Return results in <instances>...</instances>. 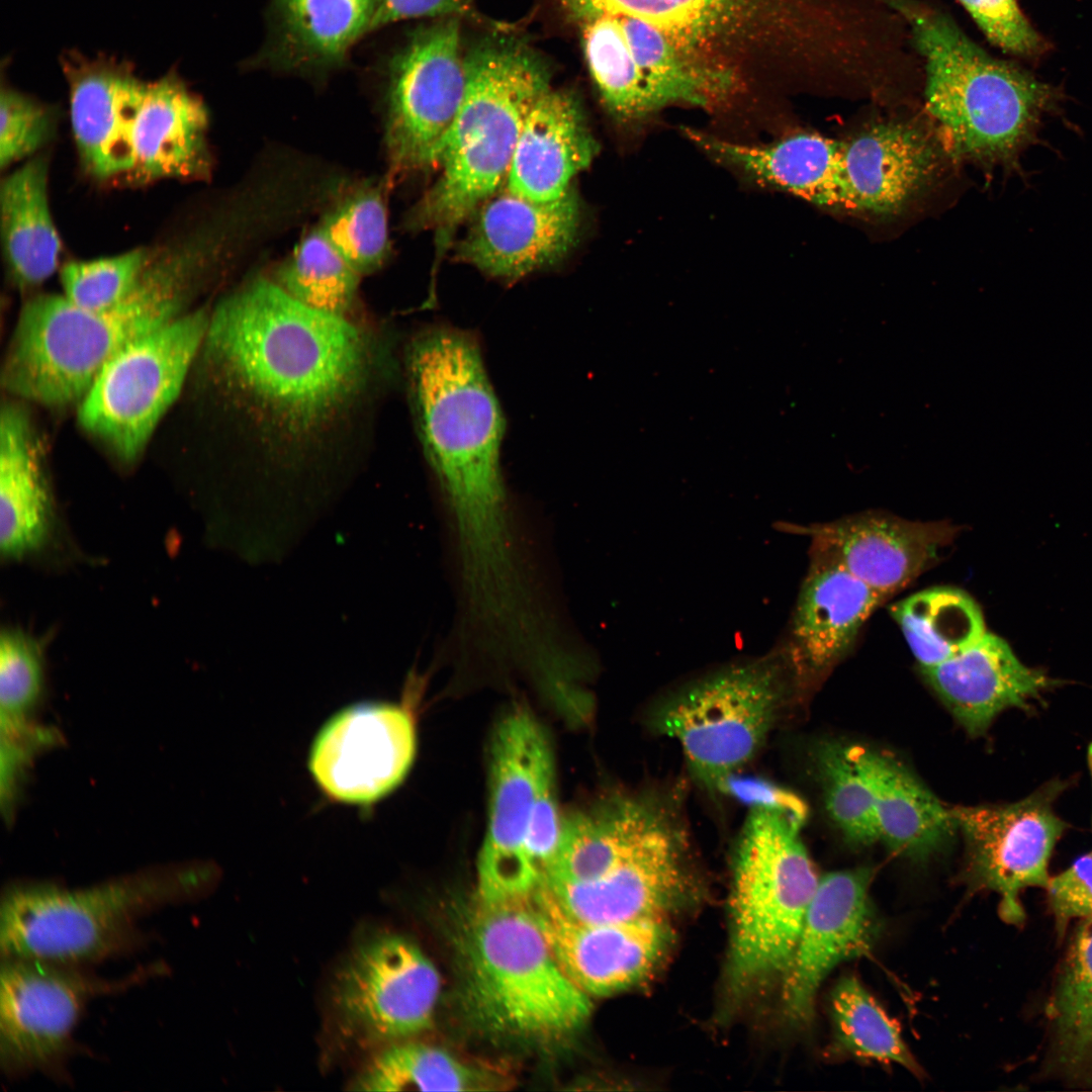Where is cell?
I'll use <instances>...</instances> for the list:
<instances>
[{
  "mask_svg": "<svg viewBox=\"0 0 1092 1092\" xmlns=\"http://www.w3.org/2000/svg\"><path fill=\"white\" fill-rule=\"evenodd\" d=\"M488 825L478 866V900L529 897L540 876L526 854V840L542 790L555 781L552 752L540 725L515 712L496 727L490 753Z\"/></svg>",
  "mask_w": 1092,
  "mask_h": 1092,
  "instance_id": "obj_13",
  "label": "cell"
},
{
  "mask_svg": "<svg viewBox=\"0 0 1092 1092\" xmlns=\"http://www.w3.org/2000/svg\"><path fill=\"white\" fill-rule=\"evenodd\" d=\"M985 33L1002 50L1035 56L1044 42L1019 8L1016 0H958Z\"/></svg>",
  "mask_w": 1092,
  "mask_h": 1092,
  "instance_id": "obj_46",
  "label": "cell"
},
{
  "mask_svg": "<svg viewBox=\"0 0 1092 1092\" xmlns=\"http://www.w3.org/2000/svg\"><path fill=\"white\" fill-rule=\"evenodd\" d=\"M500 1084L498 1075L445 1050L401 1040L376 1054L353 1083L361 1091H473Z\"/></svg>",
  "mask_w": 1092,
  "mask_h": 1092,
  "instance_id": "obj_36",
  "label": "cell"
},
{
  "mask_svg": "<svg viewBox=\"0 0 1092 1092\" xmlns=\"http://www.w3.org/2000/svg\"><path fill=\"white\" fill-rule=\"evenodd\" d=\"M457 257L495 278L513 280L560 261L574 246L580 211L572 189L540 202L498 189L470 216Z\"/></svg>",
  "mask_w": 1092,
  "mask_h": 1092,
  "instance_id": "obj_20",
  "label": "cell"
},
{
  "mask_svg": "<svg viewBox=\"0 0 1092 1092\" xmlns=\"http://www.w3.org/2000/svg\"><path fill=\"white\" fill-rule=\"evenodd\" d=\"M872 877L871 869L858 868L819 880L785 972L783 1004L791 1021H810L817 990L828 973L873 947L880 925L869 896Z\"/></svg>",
  "mask_w": 1092,
  "mask_h": 1092,
  "instance_id": "obj_19",
  "label": "cell"
},
{
  "mask_svg": "<svg viewBox=\"0 0 1092 1092\" xmlns=\"http://www.w3.org/2000/svg\"><path fill=\"white\" fill-rule=\"evenodd\" d=\"M416 746L415 722L404 706L358 703L325 723L311 745L308 768L331 800L369 805L402 783Z\"/></svg>",
  "mask_w": 1092,
  "mask_h": 1092,
  "instance_id": "obj_16",
  "label": "cell"
},
{
  "mask_svg": "<svg viewBox=\"0 0 1092 1092\" xmlns=\"http://www.w3.org/2000/svg\"><path fill=\"white\" fill-rule=\"evenodd\" d=\"M1067 785L1055 779L1015 802L951 809L966 842L969 880L1000 896L1006 922L1023 921V890L1049 883L1053 851L1068 827L1055 811Z\"/></svg>",
  "mask_w": 1092,
  "mask_h": 1092,
  "instance_id": "obj_14",
  "label": "cell"
},
{
  "mask_svg": "<svg viewBox=\"0 0 1092 1092\" xmlns=\"http://www.w3.org/2000/svg\"><path fill=\"white\" fill-rule=\"evenodd\" d=\"M467 87L458 20L415 31L389 67L384 146L388 180L438 168Z\"/></svg>",
  "mask_w": 1092,
  "mask_h": 1092,
  "instance_id": "obj_12",
  "label": "cell"
},
{
  "mask_svg": "<svg viewBox=\"0 0 1092 1092\" xmlns=\"http://www.w3.org/2000/svg\"><path fill=\"white\" fill-rule=\"evenodd\" d=\"M850 209L891 214L928 183L937 165L935 147L920 129L899 122L874 124L842 142Z\"/></svg>",
  "mask_w": 1092,
  "mask_h": 1092,
  "instance_id": "obj_28",
  "label": "cell"
},
{
  "mask_svg": "<svg viewBox=\"0 0 1092 1092\" xmlns=\"http://www.w3.org/2000/svg\"><path fill=\"white\" fill-rule=\"evenodd\" d=\"M56 113L11 87L0 94V165L8 167L33 154L52 136Z\"/></svg>",
  "mask_w": 1092,
  "mask_h": 1092,
  "instance_id": "obj_45",
  "label": "cell"
},
{
  "mask_svg": "<svg viewBox=\"0 0 1092 1092\" xmlns=\"http://www.w3.org/2000/svg\"><path fill=\"white\" fill-rule=\"evenodd\" d=\"M371 340L348 318L298 303L269 278H254L218 302L203 345L243 417L259 479L285 484L334 460L374 388Z\"/></svg>",
  "mask_w": 1092,
  "mask_h": 1092,
  "instance_id": "obj_1",
  "label": "cell"
},
{
  "mask_svg": "<svg viewBox=\"0 0 1092 1092\" xmlns=\"http://www.w3.org/2000/svg\"><path fill=\"white\" fill-rule=\"evenodd\" d=\"M360 277L317 226L301 238L272 280L298 303L347 318L356 303Z\"/></svg>",
  "mask_w": 1092,
  "mask_h": 1092,
  "instance_id": "obj_37",
  "label": "cell"
},
{
  "mask_svg": "<svg viewBox=\"0 0 1092 1092\" xmlns=\"http://www.w3.org/2000/svg\"><path fill=\"white\" fill-rule=\"evenodd\" d=\"M753 806L779 808L807 816L806 804L794 793L761 779L733 776L724 787L723 794Z\"/></svg>",
  "mask_w": 1092,
  "mask_h": 1092,
  "instance_id": "obj_49",
  "label": "cell"
},
{
  "mask_svg": "<svg viewBox=\"0 0 1092 1092\" xmlns=\"http://www.w3.org/2000/svg\"><path fill=\"white\" fill-rule=\"evenodd\" d=\"M440 991L437 969L412 940L394 933L366 939L335 979L333 1000L353 1034L400 1041L429 1028Z\"/></svg>",
  "mask_w": 1092,
  "mask_h": 1092,
  "instance_id": "obj_15",
  "label": "cell"
},
{
  "mask_svg": "<svg viewBox=\"0 0 1092 1092\" xmlns=\"http://www.w3.org/2000/svg\"><path fill=\"white\" fill-rule=\"evenodd\" d=\"M225 259L205 226L153 251L130 293L103 310L65 295L41 294L22 307L2 372L5 388L30 401H81L106 363L132 341L183 314L204 280Z\"/></svg>",
  "mask_w": 1092,
  "mask_h": 1092,
  "instance_id": "obj_3",
  "label": "cell"
},
{
  "mask_svg": "<svg viewBox=\"0 0 1092 1092\" xmlns=\"http://www.w3.org/2000/svg\"><path fill=\"white\" fill-rule=\"evenodd\" d=\"M529 902L560 968L588 996L610 995L639 983L669 942L670 932L660 917L586 922L569 914L540 886Z\"/></svg>",
  "mask_w": 1092,
  "mask_h": 1092,
  "instance_id": "obj_18",
  "label": "cell"
},
{
  "mask_svg": "<svg viewBox=\"0 0 1092 1092\" xmlns=\"http://www.w3.org/2000/svg\"><path fill=\"white\" fill-rule=\"evenodd\" d=\"M1 235L5 259L15 282L35 286L58 267L61 240L48 195V163L37 157L9 174L1 184Z\"/></svg>",
  "mask_w": 1092,
  "mask_h": 1092,
  "instance_id": "obj_33",
  "label": "cell"
},
{
  "mask_svg": "<svg viewBox=\"0 0 1092 1092\" xmlns=\"http://www.w3.org/2000/svg\"><path fill=\"white\" fill-rule=\"evenodd\" d=\"M692 840L580 883H540L572 916L594 923L659 917L692 890Z\"/></svg>",
  "mask_w": 1092,
  "mask_h": 1092,
  "instance_id": "obj_26",
  "label": "cell"
},
{
  "mask_svg": "<svg viewBox=\"0 0 1092 1092\" xmlns=\"http://www.w3.org/2000/svg\"><path fill=\"white\" fill-rule=\"evenodd\" d=\"M1087 763H1088V769H1089V772H1090V777H1091V780H1092V742L1089 744L1088 749H1087Z\"/></svg>",
  "mask_w": 1092,
  "mask_h": 1092,
  "instance_id": "obj_50",
  "label": "cell"
},
{
  "mask_svg": "<svg viewBox=\"0 0 1092 1092\" xmlns=\"http://www.w3.org/2000/svg\"><path fill=\"white\" fill-rule=\"evenodd\" d=\"M318 226L361 276L379 270L389 256L387 207L380 185L342 196Z\"/></svg>",
  "mask_w": 1092,
  "mask_h": 1092,
  "instance_id": "obj_41",
  "label": "cell"
},
{
  "mask_svg": "<svg viewBox=\"0 0 1092 1092\" xmlns=\"http://www.w3.org/2000/svg\"><path fill=\"white\" fill-rule=\"evenodd\" d=\"M467 87L446 139L436 183L410 211L405 226L432 230L437 259L459 225L507 180L523 123L549 90V75L527 49L487 41L465 56Z\"/></svg>",
  "mask_w": 1092,
  "mask_h": 1092,
  "instance_id": "obj_6",
  "label": "cell"
},
{
  "mask_svg": "<svg viewBox=\"0 0 1092 1092\" xmlns=\"http://www.w3.org/2000/svg\"><path fill=\"white\" fill-rule=\"evenodd\" d=\"M376 6L372 0H276L289 51L318 63L342 58L369 30Z\"/></svg>",
  "mask_w": 1092,
  "mask_h": 1092,
  "instance_id": "obj_38",
  "label": "cell"
},
{
  "mask_svg": "<svg viewBox=\"0 0 1092 1092\" xmlns=\"http://www.w3.org/2000/svg\"><path fill=\"white\" fill-rule=\"evenodd\" d=\"M152 253L134 249L112 257L70 262L61 271L64 295L86 309L110 308L134 288Z\"/></svg>",
  "mask_w": 1092,
  "mask_h": 1092,
  "instance_id": "obj_43",
  "label": "cell"
},
{
  "mask_svg": "<svg viewBox=\"0 0 1092 1092\" xmlns=\"http://www.w3.org/2000/svg\"><path fill=\"white\" fill-rule=\"evenodd\" d=\"M215 878L203 863L147 869L69 889L49 882L9 885L0 902L1 959L86 966L129 953L147 937L142 918L203 896Z\"/></svg>",
  "mask_w": 1092,
  "mask_h": 1092,
  "instance_id": "obj_4",
  "label": "cell"
},
{
  "mask_svg": "<svg viewBox=\"0 0 1092 1092\" xmlns=\"http://www.w3.org/2000/svg\"><path fill=\"white\" fill-rule=\"evenodd\" d=\"M169 971L154 963L118 979H107L84 966L36 959H1L0 1068L7 1078L40 1073L67 1082L69 1059L77 1043L74 1031L87 1004L100 996L122 993Z\"/></svg>",
  "mask_w": 1092,
  "mask_h": 1092,
  "instance_id": "obj_10",
  "label": "cell"
},
{
  "mask_svg": "<svg viewBox=\"0 0 1092 1092\" xmlns=\"http://www.w3.org/2000/svg\"><path fill=\"white\" fill-rule=\"evenodd\" d=\"M807 816L750 807L737 838L728 979L743 993L785 974L819 884L801 838Z\"/></svg>",
  "mask_w": 1092,
  "mask_h": 1092,
  "instance_id": "obj_8",
  "label": "cell"
},
{
  "mask_svg": "<svg viewBox=\"0 0 1092 1092\" xmlns=\"http://www.w3.org/2000/svg\"><path fill=\"white\" fill-rule=\"evenodd\" d=\"M615 17L640 69L654 112L673 104L713 107L737 91V70L697 56L649 22L632 16Z\"/></svg>",
  "mask_w": 1092,
  "mask_h": 1092,
  "instance_id": "obj_32",
  "label": "cell"
},
{
  "mask_svg": "<svg viewBox=\"0 0 1092 1092\" xmlns=\"http://www.w3.org/2000/svg\"><path fill=\"white\" fill-rule=\"evenodd\" d=\"M887 599L842 568L810 558L788 634L778 644L797 685L824 674L841 660L868 618Z\"/></svg>",
  "mask_w": 1092,
  "mask_h": 1092,
  "instance_id": "obj_23",
  "label": "cell"
},
{
  "mask_svg": "<svg viewBox=\"0 0 1092 1092\" xmlns=\"http://www.w3.org/2000/svg\"><path fill=\"white\" fill-rule=\"evenodd\" d=\"M799 531L811 538L810 558L840 567L889 598L937 561L958 528L863 513Z\"/></svg>",
  "mask_w": 1092,
  "mask_h": 1092,
  "instance_id": "obj_21",
  "label": "cell"
},
{
  "mask_svg": "<svg viewBox=\"0 0 1092 1092\" xmlns=\"http://www.w3.org/2000/svg\"><path fill=\"white\" fill-rule=\"evenodd\" d=\"M834 1050L840 1054L895 1063L915 1075L921 1068L905 1044L895 1020L854 977H845L831 996Z\"/></svg>",
  "mask_w": 1092,
  "mask_h": 1092,
  "instance_id": "obj_40",
  "label": "cell"
},
{
  "mask_svg": "<svg viewBox=\"0 0 1092 1092\" xmlns=\"http://www.w3.org/2000/svg\"><path fill=\"white\" fill-rule=\"evenodd\" d=\"M581 24L585 60L608 111L623 123H635L655 113L618 19L599 16Z\"/></svg>",
  "mask_w": 1092,
  "mask_h": 1092,
  "instance_id": "obj_39",
  "label": "cell"
},
{
  "mask_svg": "<svg viewBox=\"0 0 1092 1092\" xmlns=\"http://www.w3.org/2000/svg\"><path fill=\"white\" fill-rule=\"evenodd\" d=\"M1060 1069L1092 1083V916L1081 920L1049 1009Z\"/></svg>",
  "mask_w": 1092,
  "mask_h": 1092,
  "instance_id": "obj_35",
  "label": "cell"
},
{
  "mask_svg": "<svg viewBox=\"0 0 1092 1092\" xmlns=\"http://www.w3.org/2000/svg\"><path fill=\"white\" fill-rule=\"evenodd\" d=\"M207 127L205 105L177 73L147 83L132 124L131 173L143 180L206 176Z\"/></svg>",
  "mask_w": 1092,
  "mask_h": 1092,
  "instance_id": "obj_29",
  "label": "cell"
},
{
  "mask_svg": "<svg viewBox=\"0 0 1092 1092\" xmlns=\"http://www.w3.org/2000/svg\"><path fill=\"white\" fill-rule=\"evenodd\" d=\"M372 1H374V2L378 3V0H372Z\"/></svg>",
  "mask_w": 1092,
  "mask_h": 1092,
  "instance_id": "obj_52",
  "label": "cell"
},
{
  "mask_svg": "<svg viewBox=\"0 0 1092 1092\" xmlns=\"http://www.w3.org/2000/svg\"><path fill=\"white\" fill-rule=\"evenodd\" d=\"M597 152L576 99L550 88L523 123L506 186L531 200H558L571 190L572 179L589 166Z\"/></svg>",
  "mask_w": 1092,
  "mask_h": 1092,
  "instance_id": "obj_27",
  "label": "cell"
},
{
  "mask_svg": "<svg viewBox=\"0 0 1092 1092\" xmlns=\"http://www.w3.org/2000/svg\"><path fill=\"white\" fill-rule=\"evenodd\" d=\"M914 44L925 65L926 109L947 151L1029 185L1021 159L1037 146L1054 150L1041 131L1046 116L1061 114V90L993 58L948 17L925 23Z\"/></svg>",
  "mask_w": 1092,
  "mask_h": 1092,
  "instance_id": "obj_5",
  "label": "cell"
},
{
  "mask_svg": "<svg viewBox=\"0 0 1092 1092\" xmlns=\"http://www.w3.org/2000/svg\"><path fill=\"white\" fill-rule=\"evenodd\" d=\"M815 765L826 810L848 843L868 846L880 840L873 799L868 785L848 756L847 746L820 744Z\"/></svg>",
  "mask_w": 1092,
  "mask_h": 1092,
  "instance_id": "obj_42",
  "label": "cell"
},
{
  "mask_svg": "<svg viewBox=\"0 0 1092 1092\" xmlns=\"http://www.w3.org/2000/svg\"><path fill=\"white\" fill-rule=\"evenodd\" d=\"M42 451L32 424L16 404L0 418V547L8 559L28 556L47 543L54 509Z\"/></svg>",
  "mask_w": 1092,
  "mask_h": 1092,
  "instance_id": "obj_31",
  "label": "cell"
},
{
  "mask_svg": "<svg viewBox=\"0 0 1092 1092\" xmlns=\"http://www.w3.org/2000/svg\"><path fill=\"white\" fill-rule=\"evenodd\" d=\"M42 680L39 645L20 630H4L0 641L1 730L31 725L28 715L40 697Z\"/></svg>",
  "mask_w": 1092,
  "mask_h": 1092,
  "instance_id": "obj_44",
  "label": "cell"
},
{
  "mask_svg": "<svg viewBox=\"0 0 1092 1092\" xmlns=\"http://www.w3.org/2000/svg\"><path fill=\"white\" fill-rule=\"evenodd\" d=\"M793 685L792 667L777 645L672 691L655 706L651 727L679 744L700 785L723 794L728 780L765 744Z\"/></svg>",
  "mask_w": 1092,
  "mask_h": 1092,
  "instance_id": "obj_9",
  "label": "cell"
},
{
  "mask_svg": "<svg viewBox=\"0 0 1092 1092\" xmlns=\"http://www.w3.org/2000/svg\"><path fill=\"white\" fill-rule=\"evenodd\" d=\"M420 437L436 474L454 556L498 561L521 544L499 468L504 421L479 346L467 332L433 327L406 353Z\"/></svg>",
  "mask_w": 1092,
  "mask_h": 1092,
  "instance_id": "obj_2",
  "label": "cell"
},
{
  "mask_svg": "<svg viewBox=\"0 0 1092 1092\" xmlns=\"http://www.w3.org/2000/svg\"><path fill=\"white\" fill-rule=\"evenodd\" d=\"M868 785L882 840L897 854L923 860L941 849L957 829L951 809L898 759L866 745H847Z\"/></svg>",
  "mask_w": 1092,
  "mask_h": 1092,
  "instance_id": "obj_30",
  "label": "cell"
},
{
  "mask_svg": "<svg viewBox=\"0 0 1092 1092\" xmlns=\"http://www.w3.org/2000/svg\"><path fill=\"white\" fill-rule=\"evenodd\" d=\"M890 613L920 668L952 658L986 633L979 605L952 586L915 593L892 605Z\"/></svg>",
  "mask_w": 1092,
  "mask_h": 1092,
  "instance_id": "obj_34",
  "label": "cell"
},
{
  "mask_svg": "<svg viewBox=\"0 0 1092 1092\" xmlns=\"http://www.w3.org/2000/svg\"><path fill=\"white\" fill-rule=\"evenodd\" d=\"M920 669L972 736L986 733L1005 710L1030 711L1034 700L1059 684L1023 664L1004 639L987 631L952 658Z\"/></svg>",
  "mask_w": 1092,
  "mask_h": 1092,
  "instance_id": "obj_24",
  "label": "cell"
},
{
  "mask_svg": "<svg viewBox=\"0 0 1092 1092\" xmlns=\"http://www.w3.org/2000/svg\"><path fill=\"white\" fill-rule=\"evenodd\" d=\"M687 138L715 160L754 181L827 209L851 210L842 142L800 132L765 145H747L693 129Z\"/></svg>",
  "mask_w": 1092,
  "mask_h": 1092,
  "instance_id": "obj_25",
  "label": "cell"
},
{
  "mask_svg": "<svg viewBox=\"0 0 1092 1092\" xmlns=\"http://www.w3.org/2000/svg\"><path fill=\"white\" fill-rule=\"evenodd\" d=\"M209 316L204 309L183 313L116 353L80 401L83 428L120 458L134 459L182 389Z\"/></svg>",
  "mask_w": 1092,
  "mask_h": 1092,
  "instance_id": "obj_11",
  "label": "cell"
},
{
  "mask_svg": "<svg viewBox=\"0 0 1092 1092\" xmlns=\"http://www.w3.org/2000/svg\"><path fill=\"white\" fill-rule=\"evenodd\" d=\"M580 22L632 16L653 24L679 46L737 70L744 57L767 50L786 24L783 0H560Z\"/></svg>",
  "mask_w": 1092,
  "mask_h": 1092,
  "instance_id": "obj_17",
  "label": "cell"
},
{
  "mask_svg": "<svg viewBox=\"0 0 1092 1092\" xmlns=\"http://www.w3.org/2000/svg\"><path fill=\"white\" fill-rule=\"evenodd\" d=\"M1044 890L1059 935L1074 919L1092 916V850L1051 877Z\"/></svg>",
  "mask_w": 1092,
  "mask_h": 1092,
  "instance_id": "obj_47",
  "label": "cell"
},
{
  "mask_svg": "<svg viewBox=\"0 0 1092 1092\" xmlns=\"http://www.w3.org/2000/svg\"><path fill=\"white\" fill-rule=\"evenodd\" d=\"M70 87V117L87 170L98 178L131 173V131L147 83L128 63L109 57H62Z\"/></svg>",
  "mask_w": 1092,
  "mask_h": 1092,
  "instance_id": "obj_22",
  "label": "cell"
},
{
  "mask_svg": "<svg viewBox=\"0 0 1092 1092\" xmlns=\"http://www.w3.org/2000/svg\"><path fill=\"white\" fill-rule=\"evenodd\" d=\"M473 0H378L369 30L408 18L468 12Z\"/></svg>",
  "mask_w": 1092,
  "mask_h": 1092,
  "instance_id": "obj_48",
  "label": "cell"
},
{
  "mask_svg": "<svg viewBox=\"0 0 1092 1092\" xmlns=\"http://www.w3.org/2000/svg\"><path fill=\"white\" fill-rule=\"evenodd\" d=\"M529 897L478 900L463 920L458 945L465 1003L490 1032L558 1038L582 1026L592 1002L560 968Z\"/></svg>",
  "mask_w": 1092,
  "mask_h": 1092,
  "instance_id": "obj_7",
  "label": "cell"
},
{
  "mask_svg": "<svg viewBox=\"0 0 1092 1092\" xmlns=\"http://www.w3.org/2000/svg\"><path fill=\"white\" fill-rule=\"evenodd\" d=\"M561 645H562V643H561ZM561 645H560V646H561ZM560 646H558V647H560ZM555 651H557V649H556ZM555 651H553V652H555ZM550 655H552V653H551V654H549L548 656H550ZM548 656H546V657H548Z\"/></svg>",
  "mask_w": 1092,
  "mask_h": 1092,
  "instance_id": "obj_51",
  "label": "cell"
}]
</instances>
